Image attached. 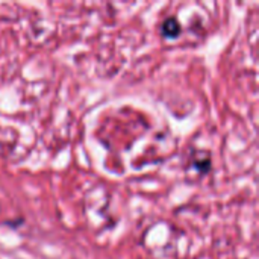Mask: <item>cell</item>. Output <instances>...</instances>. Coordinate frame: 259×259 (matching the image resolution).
<instances>
[{
  "label": "cell",
  "instance_id": "obj_1",
  "mask_svg": "<svg viewBox=\"0 0 259 259\" xmlns=\"http://www.w3.org/2000/svg\"><path fill=\"white\" fill-rule=\"evenodd\" d=\"M179 32H181V26H179V23L175 18H168V20L164 21V24H162V33H164V36L173 38V36H178Z\"/></svg>",
  "mask_w": 259,
  "mask_h": 259
}]
</instances>
